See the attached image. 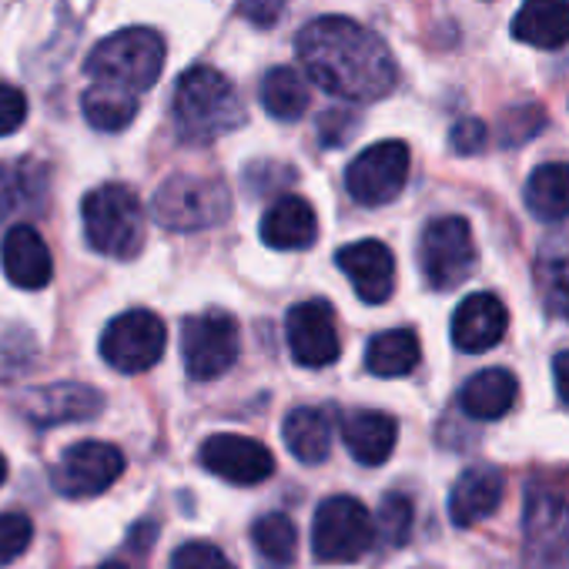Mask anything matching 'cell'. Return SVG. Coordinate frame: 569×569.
<instances>
[{
	"label": "cell",
	"mask_w": 569,
	"mask_h": 569,
	"mask_svg": "<svg viewBox=\"0 0 569 569\" xmlns=\"http://www.w3.org/2000/svg\"><path fill=\"white\" fill-rule=\"evenodd\" d=\"M296 54L306 78L352 104L382 101L399 84L392 51L352 18H319L306 24L296 38Z\"/></svg>",
	"instance_id": "6da1fadb"
},
{
	"label": "cell",
	"mask_w": 569,
	"mask_h": 569,
	"mask_svg": "<svg viewBox=\"0 0 569 569\" xmlns=\"http://www.w3.org/2000/svg\"><path fill=\"white\" fill-rule=\"evenodd\" d=\"M174 131L188 144H211L244 124V104L234 84L214 68H191L178 78L171 98Z\"/></svg>",
	"instance_id": "7a4b0ae2"
},
{
	"label": "cell",
	"mask_w": 569,
	"mask_h": 569,
	"mask_svg": "<svg viewBox=\"0 0 569 569\" xmlns=\"http://www.w3.org/2000/svg\"><path fill=\"white\" fill-rule=\"evenodd\" d=\"M164 41L151 28H124L104 38L88 54V78L104 88H118L124 94H141L158 84L164 71Z\"/></svg>",
	"instance_id": "3957f363"
},
{
	"label": "cell",
	"mask_w": 569,
	"mask_h": 569,
	"mask_svg": "<svg viewBox=\"0 0 569 569\" xmlns=\"http://www.w3.org/2000/svg\"><path fill=\"white\" fill-rule=\"evenodd\" d=\"M81 218L88 244L104 258L128 261L144 244V208L128 184L111 181L88 191L81 201Z\"/></svg>",
	"instance_id": "277c9868"
},
{
	"label": "cell",
	"mask_w": 569,
	"mask_h": 569,
	"mask_svg": "<svg viewBox=\"0 0 569 569\" xmlns=\"http://www.w3.org/2000/svg\"><path fill=\"white\" fill-rule=\"evenodd\" d=\"M151 211L168 231H204L231 214V191L218 178L174 174L154 191Z\"/></svg>",
	"instance_id": "5b68a950"
},
{
	"label": "cell",
	"mask_w": 569,
	"mask_h": 569,
	"mask_svg": "<svg viewBox=\"0 0 569 569\" xmlns=\"http://www.w3.org/2000/svg\"><path fill=\"white\" fill-rule=\"evenodd\" d=\"M376 542L372 512L356 496H329L312 519V552L319 562H356Z\"/></svg>",
	"instance_id": "8992f818"
},
{
	"label": "cell",
	"mask_w": 569,
	"mask_h": 569,
	"mask_svg": "<svg viewBox=\"0 0 569 569\" xmlns=\"http://www.w3.org/2000/svg\"><path fill=\"white\" fill-rule=\"evenodd\" d=\"M419 268L436 292H452L476 268L472 228L459 214L432 218L419 238Z\"/></svg>",
	"instance_id": "52a82bcc"
},
{
	"label": "cell",
	"mask_w": 569,
	"mask_h": 569,
	"mask_svg": "<svg viewBox=\"0 0 569 569\" xmlns=\"http://www.w3.org/2000/svg\"><path fill=\"white\" fill-rule=\"evenodd\" d=\"M238 352H241L238 322L221 309L191 316L181 329V359L194 382L221 379L238 362Z\"/></svg>",
	"instance_id": "ba28073f"
},
{
	"label": "cell",
	"mask_w": 569,
	"mask_h": 569,
	"mask_svg": "<svg viewBox=\"0 0 569 569\" xmlns=\"http://www.w3.org/2000/svg\"><path fill=\"white\" fill-rule=\"evenodd\" d=\"M168 329L148 309H131L108 322L101 332V359L124 376H141L154 369L164 356Z\"/></svg>",
	"instance_id": "9c48e42d"
},
{
	"label": "cell",
	"mask_w": 569,
	"mask_h": 569,
	"mask_svg": "<svg viewBox=\"0 0 569 569\" xmlns=\"http://www.w3.org/2000/svg\"><path fill=\"white\" fill-rule=\"evenodd\" d=\"M522 569H569V502L529 492L522 509Z\"/></svg>",
	"instance_id": "30bf717a"
},
{
	"label": "cell",
	"mask_w": 569,
	"mask_h": 569,
	"mask_svg": "<svg viewBox=\"0 0 569 569\" xmlns=\"http://www.w3.org/2000/svg\"><path fill=\"white\" fill-rule=\"evenodd\" d=\"M409 144L402 141H379L372 148H366L346 171V188L352 194V201L366 204V208H382L389 201H396L409 181Z\"/></svg>",
	"instance_id": "8fae6325"
},
{
	"label": "cell",
	"mask_w": 569,
	"mask_h": 569,
	"mask_svg": "<svg viewBox=\"0 0 569 569\" xmlns=\"http://www.w3.org/2000/svg\"><path fill=\"white\" fill-rule=\"evenodd\" d=\"M124 476V452L111 442H74L61 452L51 482L64 499H91Z\"/></svg>",
	"instance_id": "7c38bea8"
},
{
	"label": "cell",
	"mask_w": 569,
	"mask_h": 569,
	"mask_svg": "<svg viewBox=\"0 0 569 569\" xmlns=\"http://www.w3.org/2000/svg\"><path fill=\"white\" fill-rule=\"evenodd\" d=\"M284 342L302 369H326L342 356L336 309L326 299H309L284 316Z\"/></svg>",
	"instance_id": "4fadbf2b"
},
{
	"label": "cell",
	"mask_w": 569,
	"mask_h": 569,
	"mask_svg": "<svg viewBox=\"0 0 569 569\" xmlns=\"http://www.w3.org/2000/svg\"><path fill=\"white\" fill-rule=\"evenodd\" d=\"M201 466L234 486H258L264 479H271L274 472V456L248 436H234V432H218L211 439L201 442L198 449Z\"/></svg>",
	"instance_id": "5bb4252c"
},
{
	"label": "cell",
	"mask_w": 569,
	"mask_h": 569,
	"mask_svg": "<svg viewBox=\"0 0 569 569\" xmlns=\"http://www.w3.org/2000/svg\"><path fill=\"white\" fill-rule=\"evenodd\" d=\"M336 261L366 306H382L392 299V292H396V258H392L389 244H382L379 238H362V241L339 248Z\"/></svg>",
	"instance_id": "9a60e30c"
},
{
	"label": "cell",
	"mask_w": 569,
	"mask_h": 569,
	"mask_svg": "<svg viewBox=\"0 0 569 569\" xmlns=\"http://www.w3.org/2000/svg\"><path fill=\"white\" fill-rule=\"evenodd\" d=\"M0 268H4L8 281L24 292H41L54 278V258L44 244L41 231L31 224H14L0 244Z\"/></svg>",
	"instance_id": "2e32d148"
},
{
	"label": "cell",
	"mask_w": 569,
	"mask_h": 569,
	"mask_svg": "<svg viewBox=\"0 0 569 569\" xmlns=\"http://www.w3.org/2000/svg\"><path fill=\"white\" fill-rule=\"evenodd\" d=\"M506 329H509V309L492 292L466 296L452 312V346L459 352H472V356L489 352L492 346L502 342Z\"/></svg>",
	"instance_id": "e0dca14e"
},
{
	"label": "cell",
	"mask_w": 569,
	"mask_h": 569,
	"mask_svg": "<svg viewBox=\"0 0 569 569\" xmlns=\"http://www.w3.org/2000/svg\"><path fill=\"white\" fill-rule=\"evenodd\" d=\"M258 234L274 251H306L319 238L316 208L299 194H284V198H278L274 204L264 208Z\"/></svg>",
	"instance_id": "ac0fdd59"
},
{
	"label": "cell",
	"mask_w": 569,
	"mask_h": 569,
	"mask_svg": "<svg viewBox=\"0 0 569 569\" xmlns=\"http://www.w3.org/2000/svg\"><path fill=\"white\" fill-rule=\"evenodd\" d=\"M101 406H104L101 392L84 382H54V386H44L28 396V416L41 429L94 419L101 412Z\"/></svg>",
	"instance_id": "d6986e66"
},
{
	"label": "cell",
	"mask_w": 569,
	"mask_h": 569,
	"mask_svg": "<svg viewBox=\"0 0 569 569\" xmlns=\"http://www.w3.org/2000/svg\"><path fill=\"white\" fill-rule=\"evenodd\" d=\"M506 496V479L496 466H469L449 492V519L456 526H476L489 519Z\"/></svg>",
	"instance_id": "ffe728a7"
},
{
	"label": "cell",
	"mask_w": 569,
	"mask_h": 569,
	"mask_svg": "<svg viewBox=\"0 0 569 569\" xmlns=\"http://www.w3.org/2000/svg\"><path fill=\"white\" fill-rule=\"evenodd\" d=\"M342 439L356 462L382 466L399 442V422L379 409H352L342 416Z\"/></svg>",
	"instance_id": "44dd1931"
},
{
	"label": "cell",
	"mask_w": 569,
	"mask_h": 569,
	"mask_svg": "<svg viewBox=\"0 0 569 569\" xmlns=\"http://www.w3.org/2000/svg\"><path fill=\"white\" fill-rule=\"evenodd\" d=\"M512 38L539 51L566 48L569 44V0H522L519 14L512 18Z\"/></svg>",
	"instance_id": "7402d4cb"
},
{
	"label": "cell",
	"mask_w": 569,
	"mask_h": 569,
	"mask_svg": "<svg viewBox=\"0 0 569 569\" xmlns=\"http://www.w3.org/2000/svg\"><path fill=\"white\" fill-rule=\"evenodd\" d=\"M332 412L329 409H316V406H299L284 416L281 422V439L289 446V452L306 462V466H319L329 459L332 452Z\"/></svg>",
	"instance_id": "603a6c76"
},
{
	"label": "cell",
	"mask_w": 569,
	"mask_h": 569,
	"mask_svg": "<svg viewBox=\"0 0 569 569\" xmlns=\"http://www.w3.org/2000/svg\"><path fill=\"white\" fill-rule=\"evenodd\" d=\"M519 399V382L509 369H482L459 389V406L469 419L496 422L509 416V409Z\"/></svg>",
	"instance_id": "cb8c5ba5"
},
{
	"label": "cell",
	"mask_w": 569,
	"mask_h": 569,
	"mask_svg": "<svg viewBox=\"0 0 569 569\" xmlns=\"http://www.w3.org/2000/svg\"><path fill=\"white\" fill-rule=\"evenodd\" d=\"M258 98H261V108L274 121H299L312 104L306 74L299 68H289V64H278L261 78Z\"/></svg>",
	"instance_id": "d4e9b609"
},
{
	"label": "cell",
	"mask_w": 569,
	"mask_h": 569,
	"mask_svg": "<svg viewBox=\"0 0 569 569\" xmlns=\"http://www.w3.org/2000/svg\"><path fill=\"white\" fill-rule=\"evenodd\" d=\"M419 359H422V349H419V336L412 329L379 332L366 346V369L379 379H402V376L416 372Z\"/></svg>",
	"instance_id": "484cf974"
},
{
	"label": "cell",
	"mask_w": 569,
	"mask_h": 569,
	"mask_svg": "<svg viewBox=\"0 0 569 569\" xmlns=\"http://www.w3.org/2000/svg\"><path fill=\"white\" fill-rule=\"evenodd\" d=\"M526 208L539 221H566L569 218V161H549L529 174Z\"/></svg>",
	"instance_id": "4316f807"
},
{
	"label": "cell",
	"mask_w": 569,
	"mask_h": 569,
	"mask_svg": "<svg viewBox=\"0 0 569 569\" xmlns=\"http://www.w3.org/2000/svg\"><path fill=\"white\" fill-rule=\"evenodd\" d=\"M251 546L268 569H284L296 562L299 529L284 512H264L251 522Z\"/></svg>",
	"instance_id": "83f0119b"
},
{
	"label": "cell",
	"mask_w": 569,
	"mask_h": 569,
	"mask_svg": "<svg viewBox=\"0 0 569 569\" xmlns=\"http://www.w3.org/2000/svg\"><path fill=\"white\" fill-rule=\"evenodd\" d=\"M48 191V171L38 161H14L0 168V218L38 208Z\"/></svg>",
	"instance_id": "f1b7e54d"
},
{
	"label": "cell",
	"mask_w": 569,
	"mask_h": 569,
	"mask_svg": "<svg viewBox=\"0 0 569 569\" xmlns=\"http://www.w3.org/2000/svg\"><path fill=\"white\" fill-rule=\"evenodd\" d=\"M81 111H84V118H88V124L94 131L118 134V131H124L138 118V98L124 94L118 88L91 84L84 91V98H81Z\"/></svg>",
	"instance_id": "f546056e"
},
{
	"label": "cell",
	"mask_w": 569,
	"mask_h": 569,
	"mask_svg": "<svg viewBox=\"0 0 569 569\" xmlns=\"http://www.w3.org/2000/svg\"><path fill=\"white\" fill-rule=\"evenodd\" d=\"M412 522H416V512H412V499L402 496V492H389L379 506V522H376V532L389 542V546H406L409 536H412Z\"/></svg>",
	"instance_id": "4dcf8cb0"
},
{
	"label": "cell",
	"mask_w": 569,
	"mask_h": 569,
	"mask_svg": "<svg viewBox=\"0 0 569 569\" xmlns=\"http://www.w3.org/2000/svg\"><path fill=\"white\" fill-rule=\"evenodd\" d=\"M34 539V522L24 512H0V566H11L28 552Z\"/></svg>",
	"instance_id": "1f68e13d"
},
{
	"label": "cell",
	"mask_w": 569,
	"mask_h": 569,
	"mask_svg": "<svg viewBox=\"0 0 569 569\" xmlns=\"http://www.w3.org/2000/svg\"><path fill=\"white\" fill-rule=\"evenodd\" d=\"M539 284H542V309L552 319L569 322V274L559 261L539 264Z\"/></svg>",
	"instance_id": "d6a6232c"
},
{
	"label": "cell",
	"mask_w": 569,
	"mask_h": 569,
	"mask_svg": "<svg viewBox=\"0 0 569 569\" xmlns=\"http://www.w3.org/2000/svg\"><path fill=\"white\" fill-rule=\"evenodd\" d=\"M168 569H234V562L214 542L191 539V542H184V546H178L171 552Z\"/></svg>",
	"instance_id": "836d02e7"
},
{
	"label": "cell",
	"mask_w": 569,
	"mask_h": 569,
	"mask_svg": "<svg viewBox=\"0 0 569 569\" xmlns=\"http://www.w3.org/2000/svg\"><path fill=\"white\" fill-rule=\"evenodd\" d=\"M24 121H28V98H24V91L8 84V81H0V138L21 131Z\"/></svg>",
	"instance_id": "e575fe53"
},
{
	"label": "cell",
	"mask_w": 569,
	"mask_h": 569,
	"mask_svg": "<svg viewBox=\"0 0 569 569\" xmlns=\"http://www.w3.org/2000/svg\"><path fill=\"white\" fill-rule=\"evenodd\" d=\"M542 124H546V114H542L539 108H532V104L516 108V111L509 114V124L502 128V131H506V144L529 141L532 134H539V131H542Z\"/></svg>",
	"instance_id": "d590c367"
},
{
	"label": "cell",
	"mask_w": 569,
	"mask_h": 569,
	"mask_svg": "<svg viewBox=\"0 0 569 569\" xmlns=\"http://www.w3.org/2000/svg\"><path fill=\"white\" fill-rule=\"evenodd\" d=\"M486 141H489V131H486V124L476 121V118H462V121L452 128V134H449V144H452L456 154H479V151L486 148Z\"/></svg>",
	"instance_id": "8d00e7d4"
},
{
	"label": "cell",
	"mask_w": 569,
	"mask_h": 569,
	"mask_svg": "<svg viewBox=\"0 0 569 569\" xmlns=\"http://www.w3.org/2000/svg\"><path fill=\"white\" fill-rule=\"evenodd\" d=\"M284 8H289V0H238V11L248 24L254 28H274L284 14Z\"/></svg>",
	"instance_id": "74e56055"
},
{
	"label": "cell",
	"mask_w": 569,
	"mask_h": 569,
	"mask_svg": "<svg viewBox=\"0 0 569 569\" xmlns=\"http://www.w3.org/2000/svg\"><path fill=\"white\" fill-rule=\"evenodd\" d=\"M352 131H356V121L346 111H332L322 118V141L326 144H342Z\"/></svg>",
	"instance_id": "f35d334b"
},
{
	"label": "cell",
	"mask_w": 569,
	"mask_h": 569,
	"mask_svg": "<svg viewBox=\"0 0 569 569\" xmlns=\"http://www.w3.org/2000/svg\"><path fill=\"white\" fill-rule=\"evenodd\" d=\"M552 379H556L559 399L569 406V352H559V356L552 359Z\"/></svg>",
	"instance_id": "ab89813d"
},
{
	"label": "cell",
	"mask_w": 569,
	"mask_h": 569,
	"mask_svg": "<svg viewBox=\"0 0 569 569\" xmlns=\"http://www.w3.org/2000/svg\"><path fill=\"white\" fill-rule=\"evenodd\" d=\"M4 479H8V459L0 456V486H4Z\"/></svg>",
	"instance_id": "60d3db41"
},
{
	"label": "cell",
	"mask_w": 569,
	"mask_h": 569,
	"mask_svg": "<svg viewBox=\"0 0 569 569\" xmlns=\"http://www.w3.org/2000/svg\"><path fill=\"white\" fill-rule=\"evenodd\" d=\"M98 569H128V566H121V562H104V566H98Z\"/></svg>",
	"instance_id": "b9f144b4"
}]
</instances>
